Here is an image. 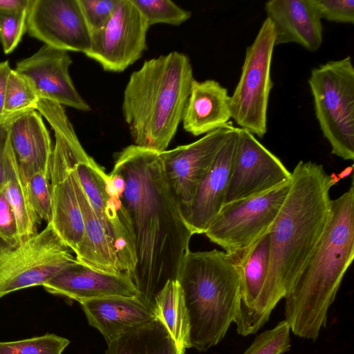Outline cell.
Returning a JSON list of instances; mask_svg holds the SVG:
<instances>
[{"mask_svg":"<svg viewBox=\"0 0 354 354\" xmlns=\"http://www.w3.org/2000/svg\"><path fill=\"white\" fill-rule=\"evenodd\" d=\"M354 258V186L331 200L328 225L285 297L290 330L315 341L327 323L344 274Z\"/></svg>","mask_w":354,"mask_h":354,"instance_id":"obj_3","label":"cell"},{"mask_svg":"<svg viewBox=\"0 0 354 354\" xmlns=\"http://www.w3.org/2000/svg\"><path fill=\"white\" fill-rule=\"evenodd\" d=\"M8 119L0 123V192L6 185L7 157L10 148Z\"/></svg>","mask_w":354,"mask_h":354,"instance_id":"obj_36","label":"cell"},{"mask_svg":"<svg viewBox=\"0 0 354 354\" xmlns=\"http://www.w3.org/2000/svg\"><path fill=\"white\" fill-rule=\"evenodd\" d=\"M75 176L104 227L123 272L131 274L136 263L134 235L122 193L109 190L104 169L82 148L74 166Z\"/></svg>","mask_w":354,"mask_h":354,"instance_id":"obj_11","label":"cell"},{"mask_svg":"<svg viewBox=\"0 0 354 354\" xmlns=\"http://www.w3.org/2000/svg\"><path fill=\"white\" fill-rule=\"evenodd\" d=\"M39 97L29 82L15 69L8 77L4 113L6 119L30 110H36Z\"/></svg>","mask_w":354,"mask_h":354,"instance_id":"obj_27","label":"cell"},{"mask_svg":"<svg viewBox=\"0 0 354 354\" xmlns=\"http://www.w3.org/2000/svg\"><path fill=\"white\" fill-rule=\"evenodd\" d=\"M31 0H0V12H15L28 9Z\"/></svg>","mask_w":354,"mask_h":354,"instance_id":"obj_38","label":"cell"},{"mask_svg":"<svg viewBox=\"0 0 354 354\" xmlns=\"http://www.w3.org/2000/svg\"><path fill=\"white\" fill-rule=\"evenodd\" d=\"M149 27L131 0H119L105 26L91 34L84 54L106 71L122 72L142 57Z\"/></svg>","mask_w":354,"mask_h":354,"instance_id":"obj_12","label":"cell"},{"mask_svg":"<svg viewBox=\"0 0 354 354\" xmlns=\"http://www.w3.org/2000/svg\"><path fill=\"white\" fill-rule=\"evenodd\" d=\"M31 206L41 221L50 223L53 216L50 171H41L25 180Z\"/></svg>","mask_w":354,"mask_h":354,"instance_id":"obj_30","label":"cell"},{"mask_svg":"<svg viewBox=\"0 0 354 354\" xmlns=\"http://www.w3.org/2000/svg\"><path fill=\"white\" fill-rule=\"evenodd\" d=\"M265 10L274 26L275 46L295 43L312 52L322 46L323 26L313 0H270Z\"/></svg>","mask_w":354,"mask_h":354,"instance_id":"obj_19","label":"cell"},{"mask_svg":"<svg viewBox=\"0 0 354 354\" xmlns=\"http://www.w3.org/2000/svg\"><path fill=\"white\" fill-rule=\"evenodd\" d=\"M9 141L24 180L41 171H50L53 147L42 115L37 110L8 119Z\"/></svg>","mask_w":354,"mask_h":354,"instance_id":"obj_20","label":"cell"},{"mask_svg":"<svg viewBox=\"0 0 354 354\" xmlns=\"http://www.w3.org/2000/svg\"><path fill=\"white\" fill-rule=\"evenodd\" d=\"M112 170L125 181L121 198L131 223L136 257L131 277L138 298L153 312L158 293L176 279L193 234L168 187L159 153L129 145L118 153Z\"/></svg>","mask_w":354,"mask_h":354,"instance_id":"obj_1","label":"cell"},{"mask_svg":"<svg viewBox=\"0 0 354 354\" xmlns=\"http://www.w3.org/2000/svg\"><path fill=\"white\" fill-rule=\"evenodd\" d=\"M234 127L229 122L194 142L159 153L168 187L182 216L218 151Z\"/></svg>","mask_w":354,"mask_h":354,"instance_id":"obj_13","label":"cell"},{"mask_svg":"<svg viewBox=\"0 0 354 354\" xmlns=\"http://www.w3.org/2000/svg\"><path fill=\"white\" fill-rule=\"evenodd\" d=\"M88 324L107 344L156 317L138 297L110 296L79 301Z\"/></svg>","mask_w":354,"mask_h":354,"instance_id":"obj_21","label":"cell"},{"mask_svg":"<svg viewBox=\"0 0 354 354\" xmlns=\"http://www.w3.org/2000/svg\"><path fill=\"white\" fill-rule=\"evenodd\" d=\"M237 138L234 127L218 151L183 218L194 234H205L224 205Z\"/></svg>","mask_w":354,"mask_h":354,"instance_id":"obj_17","label":"cell"},{"mask_svg":"<svg viewBox=\"0 0 354 354\" xmlns=\"http://www.w3.org/2000/svg\"><path fill=\"white\" fill-rule=\"evenodd\" d=\"M0 237L12 244L20 242L16 217L5 189L0 192Z\"/></svg>","mask_w":354,"mask_h":354,"instance_id":"obj_35","label":"cell"},{"mask_svg":"<svg viewBox=\"0 0 354 354\" xmlns=\"http://www.w3.org/2000/svg\"><path fill=\"white\" fill-rule=\"evenodd\" d=\"M42 286L48 292L77 301L110 296L138 297L129 272L111 274L94 270L76 259Z\"/></svg>","mask_w":354,"mask_h":354,"instance_id":"obj_18","label":"cell"},{"mask_svg":"<svg viewBox=\"0 0 354 354\" xmlns=\"http://www.w3.org/2000/svg\"><path fill=\"white\" fill-rule=\"evenodd\" d=\"M73 181L84 223L83 238L75 254L76 260L98 271L115 274L122 272L110 240L82 188L74 169Z\"/></svg>","mask_w":354,"mask_h":354,"instance_id":"obj_23","label":"cell"},{"mask_svg":"<svg viewBox=\"0 0 354 354\" xmlns=\"http://www.w3.org/2000/svg\"><path fill=\"white\" fill-rule=\"evenodd\" d=\"M5 192L16 217L20 241H24L39 232L38 226L41 221L31 206L26 184L10 144L7 157Z\"/></svg>","mask_w":354,"mask_h":354,"instance_id":"obj_26","label":"cell"},{"mask_svg":"<svg viewBox=\"0 0 354 354\" xmlns=\"http://www.w3.org/2000/svg\"><path fill=\"white\" fill-rule=\"evenodd\" d=\"M37 111L55 133L50 162L53 216L51 224L58 236L77 253L84 234V223L73 181V169L83 147L64 106L40 99Z\"/></svg>","mask_w":354,"mask_h":354,"instance_id":"obj_6","label":"cell"},{"mask_svg":"<svg viewBox=\"0 0 354 354\" xmlns=\"http://www.w3.org/2000/svg\"><path fill=\"white\" fill-rule=\"evenodd\" d=\"M28 10L0 12V42L4 53H12L27 31Z\"/></svg>","mask_w":354,"mask_h":354,"instance_id":"obj_32","label":"cell"},{"mask_svg":"<svg viewBox=\"0 0 354 354\" xmlns=\"http://www.w3.org/2000/svg\"><path fill=\"white\" fill-rule=\"evenodd\" d=\"M291 183L292 176L267 192L223 205L205 234L227 252L245 251L269 232Z\"/></svg>","mask_w":354,"mask_h":354,"instance_id":"obj_10","label":"cell"},{"mask_svg":"<svg viewBox=\"0 0 354 354\" xmlns=\"http://www.w3.org/2000/svg\"><path fill=\"white\" fill-rule=\"evenodd\" d=\"M119 0H78V3L91 33L101 29L110 19Z\"/></svg>","mask_w":354,"mask_h":354,"instance_id":"obj_33","label":"cell"},{"mask_svg":"<svg viewBox=\"0 0 354 354\" xmlns=\"http://www.w3.org/2000/svg\"><path fill=\"white\" fill-rule=\"evenodd\" d=\"M73 253L51 223L17 244L0 237V298L21 289L42 286L75 261Z\"/></svg>","mask_w":354,"mask_h":354,"instance_id":"obj_8","label":"cell"},{"mask_svg":"<svg viewBox=\"0 0 354 354\" xmlns=\"http://www.w3.org/2000/svg\"><path fill=\"white\" fill-rule=\"evenodd\" d=\"M321 18L342 24L354 23L353 0H313Z\"/></svg>","mask_w":354,"mask_h":354,"instance_id":"obj_34","label":"cell"},{"mask_svg":"<svg viewBox=\"0 0 354 354\" xmlns=\"http://www.w3.org/2000/svg\"><path fill=\"white\" fill-rule=\"evenodd\" d=\"M27 32L44 45L66 52L84 53L91 44L78 0H31Z\"/></svg>","mask_w":354,"mask_h":354,"instance_id":"obj_15","label":"cell"},{"mask_svg":"<svg viewBox=\"0 0 354 354\" xmlns=\"http://www.w3.org/2000/svg\"><path fill=\"white\" fill-rule=\"evenodd\" d=\"M194 80L189 58L178 51L147 60L132 73L122 111L133 145L158 153L167 150Z\"/></svg>","mask_w":354,"mask_h":354,"instance_id":"obj_4","label":"cell"},{"mask_svg":"<svg viewBox=\"0 0 354 354\" xmlns=\"http://www.w3.org/2000/svg\"><path fill=\"white\" fill-rule=\"evenodd\" d=\"M280 212L270 229V265L254 322L256 333L285 298L295 279L319 242L330 219V190L339 180L322 165L299 161Z\"/></svg>","mask_w":354,"mask_h":354,"instance_id":"obj_2","label":"cell"},{"mask_svg":"<svg viewBox=\"0 0 354 354\" xmlns=\"http://www.w3.org/2000/svg\"><path fill=\"white\" fill-rule=\"evenodd\" d=\"M290 328L286 320L257 335L243 354H283L290 348Z\"/></svg>","mask_w":354,"mask_h":354,"instance_id":"obj_31","label":"cell"},{"mask_svg":"<svg viewBox=\"0 0 354 354\" xmlns=\"http://www.w3.org/2000/svg\"><path fill=\"white\" fill-rule=\"evenodd\" d=\"M315 113L333 154L354 159V67L351 57L312 69L308 78Z\"/></svg>","mask_w":354,"mask_h":354,"instance_id":"obj_7","label":"cell"},{"mask_svg":"<svg viewBox=\"0 0 354 354\" xmlns=\"http://www.w3.org/2000/svg\"><path fill=\"white\" fill-rule=\"evenodd\" d=\"M12 68L8 61L0 62V123L6 121L4 103L8 77Z\"/></svg>","mask_w":354,"mask_h":354,"instance_id":"obj_37","label":"cell"},{"mask_svg":"<svg viewBox=\"0 0 354 354\" xmlns=\"http://www.w3.org/2000/svg\"><path fill=\"white\" fill-rule=\"evenodd\" d=\"M275 46L272 23L266 18L245 52L239 80L230 98L232 118L236 123L263 138L267 133V112L273 86L271 64Z\"/></svg>","mask_w":354,"mask_h":354,"instance_id":"obj_9","label":"cell"},{"mask_svg":"<svg viewBox=\"0 0 354 354\" xmlns=\"http://www.w3.org/2000/svg\"><path fill=\"white\" fill-rule=\"evenodd\" d=\"M291 172L256 137L237 128V138L224 205L267 192L291 178Z\"/></svg>","mask_w":354,"mask_h":354,"instance_id":"obj_14","label":"cell"},{"mask_svg":"<svg viewBox=\"0 0 354 354\" xmlns=\"http://www.w3.org/2000/svg\"><path fill=\"white\" fill-rule=\"evenodd\" d=\"M149 26L165 24L179 26L191 17V13L170 0H131Z\"/></svg>","mask_w":354,"mask_h":354,"instance_id":"obj_29","label":"cell"},{"mask_svg":"<svg viewBox=\"0 0 354 354\" xmlns=\"http://www.w3.org/2000/svg\"><path fill=\"white\" fill-rule=\"evenodd\" d=\"M70 341L53 333L24 339L0 342V354H62Z\"/></svg>","mask_w":354,"mask_h":354,"instance_id":"obj_28","label":"cell"},{"mask_svg":"<svg viewBox=\"0 0 354 354\" xmlns=\"http://www.w3.org/2000/svg\"><path fill=\"white\" fill-rule=\"evenodd\" d=\"M105 354H186L178 347L165 325L156 318L108 344Z\"/></svg>","mask_w":354,"mask_h":354,"instance_id":"obj_24","label":"cell"},{"mask_svg":"<svg viewBox=\"0 0 354 354\" xmlns=\"http://www.w3.org/2000/svg\"><path fill=\"white\" fill-rule=\"evenodd\" d=\"M176 280L188 313L190 347L205 351L224 338L236 319L241 297L239 257L216 249L189 250Z\"/></svg>","mask_w":354,"mask_h":354,"instance_id":"obj_5","label":"cell"},{"mask_svg":"<svg viewBox=\"0 0 354 354\" xmlns=\"http://www.w3.org/2000/svg\"><path fill=\"white\" fill-rule=\"evenodd\" d=\"M230 96L217 81L193 82L185 109L183 129L194 136L207 134L229 123Z\"/></svg>","mask_w":354,"mask_h":354,"instance_id":"obj_22","label":"cell"},{"mask_svg":"<svg viewBox=\"0 0 354 354\" xmlns=\"http://www.w3.org/2000/svg\"><path fill=\"white\" fill-rule=\"evenodd\" d=\"M153 313L165 325L178 347L189 348V322L181 287L168 281L155 298Z\"/></svg>","mask_w":354,"mask_h":354,"instance_id":"obj_25","label":"cell"},{"mask_svg":"<svg viewBox=\"0 0 354 354\" xmlns=\"http://www.w3.org/2000/svg\"><path fill=\"white\" fill-rule=\"evenodd\" d=\"M72 59L68 52L47 45L16 64L15 70L31 84L39 99L82 111L89 104L80 95L69 74Z\"/></svg>","mask_w":354,"mask_h":354,"instance_id":"obj_16","label":"cell"}]
</instances>
